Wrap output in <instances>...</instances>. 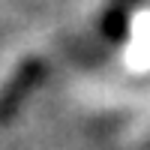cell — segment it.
Segmentation results:
<instances>
[{"label": "cell", "mask_w": 150, "mask_h": 150, "mask_svg": "<svg viewBox=\"0 0 150 150\" xmlns=\"http://www.w3.org/2000/svg\"><path fill=\"white\" fill-rule=\"evenodd\" d=\"M129 63L147 66L150 63V15H141L132 27V45H129Z\"/></svg>", "instance_id": "cell-1"}]
</instances>
